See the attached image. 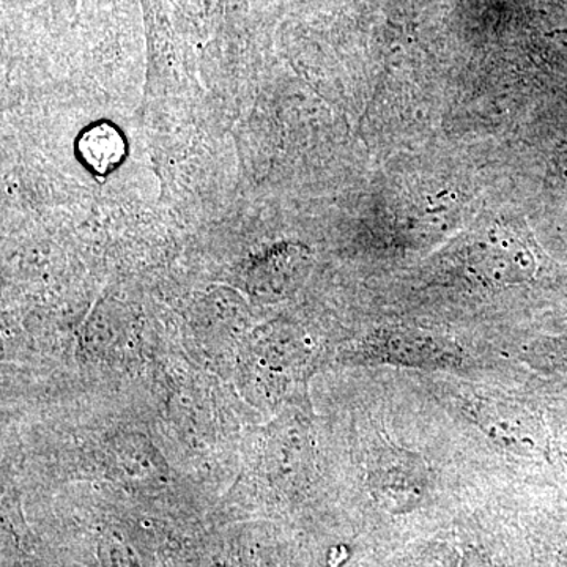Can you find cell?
<instances>
[{"label": "cell", "instance_id": "cell-1", "mask_svg": "<svg viewBox=\"0 0 567 567\" xmlns=\"http://www.w3.org/2000/svg\"><path fill=\"white\" fill-rule=\"evenodd\" d=\"M466 278L488 287L528 282L536 275L535 248L511 224L494 221L470 234L458 252Z\"/></svg>", "mask_w": 567, "mask_h": 567}, {"label": "cell", "instance_id": "cell-2", "mask_svg": "<svg viewBox=\"0 0 567 567\" xmlns=\"http://www.w3.org/2000/svg\"><path fill=\"white\" fill-rule=\"evenodd\" d=\"M363 354L372 363L417 369H453L464 361L461 347L415 328H385L372 334Z\"/></svg>", "mask_w": 567, "mask_h": 567}, {"label": "cell", "instance_id": "cell-3", "mask_svg": "<svg viewBox=\"0 0 567 567\" xmlns=\"http://www.w3.org/2000/svg\"><path fill=\"white\" fill-rule=\"evenodd\" d=\"M466 406L480 431L496 445L514 454H536L543 450L539 424L516 402L494 395H473Z\"/></svg>", "mask_w": 567, "mask_h": 567}, {"label": "cell", "instance_id": "cell-4", "mask_svg": "<svg viewBox=\"0 0 567 567\" xmlns=\"http://www.w3.org/2000/svg\"><path fill=\"white\" fill-rule=\"evenodd\" d=\"M374 477L385 499L399 505L415 502L431 483L423 458L404 450H385Z\"/></svg>", "mask_w": 567, "mask_h": 567}, {"label": "cell", "instance_id": "cell-5", "mask_svg": "<svg viewBox=\"0 0 567 567\" xmlns=\"http://www.w3.org/2000/svg\"><path fill=\"white\" fill-rule=\"evenodd\" d=\"M78 151L82 162L96 174L111 173L125 156L126 145L121 132L111 123H99L82 133Z\"/></svg>", "mask_w": 567, "mask_h": 567}, {"label": "cell", "instance_id": "cell-6", "mask_svg": "<svg viewBox=\"0 0 567 567\" xmlns=\"http://www.w3.org/2000/svg\"><path fill=\"white\" fill-rule=\"evenodd\" d=\"M308 268V254L298 248L271 254L260 265L262 279L256 282L265 293L286 295L298 286Z\"/></svg>", "mask_w": 567, "mask_h": 567}]
</instances>
